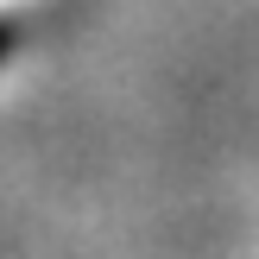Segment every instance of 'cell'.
I'll use <instances>...</instances> for the list:
<instances>
[{"mask_svg": "<svg viewBox=\"0 0 259 259\" xmlns=\"http://www.w3.org/2000/svg\"><path fill=\"white\" fill-rule=\"evenodd\" d=\"M0 45H7V38H0Z\"/></svg>", "mask_w": 259, "mask_h": 259, "instance_id": "1", "label": "cell"}]
</instances>
